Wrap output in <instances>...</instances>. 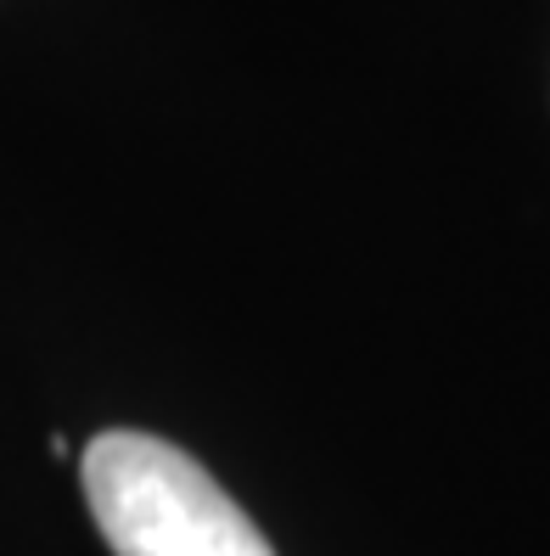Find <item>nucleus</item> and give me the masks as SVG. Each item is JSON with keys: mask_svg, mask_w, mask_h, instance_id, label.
Here are the masks:
<instances>
[{"mask_svg": "<svg viewBox=\"0 0 550 556\" xmlns=\"http://www.w3.org/2000/svg\"><path fill=\"white\" fill-rule=\"evenodd\" d=\"M79 472L113 556H276L197 455L157 433H95Z\"/></svg>", "mask_w": 550, "mask_h": 556, "instance_id": "f257e3e1", "label": "nucleus"}]
</instances>
